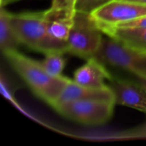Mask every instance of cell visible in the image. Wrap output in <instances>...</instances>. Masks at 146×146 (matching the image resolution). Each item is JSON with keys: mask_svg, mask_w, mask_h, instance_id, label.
<instances>
[{"mask_svg": "<svg viewBox=\"0 0 146 146\" xmlns=\"http://www.w3.org/2000/svg\"><path fill=\"white\" fill-rule=\"evenodd\" d=\"M3 55L33 92L50 106L71 81L62 75H50L42 67L40 62L26 56L17 50L7 51Z\"/></svg>", "mask_w": 146, "mask_h": 146, "instance_id": "6da1fadb", "label": "cell"}, {"mask_svg": "<svg viewBox=\"0 0 146 146\" xmlns=\"http://www.w3.org/2000/svg\"><path fill=\"white\" fill-rule=\"evenodd\" d=\"M9 21L22 44L44 55L68 52L67 42L55 40L49 35L44 11L9 13Z\"/></svg>", "mask_w": 146, "mask_h": 146, "instance_id": "7a4b0ae2", "label": "cell"}, {"mask_svg": "<svg viewBox=\"0 0 146 146\" xmlns=\"http://www.w3.org/2000/svg\"><path fill=\"white\" fill-rule=\"evenodd\" d=\"M103 33L90 13L76 11L67 40L68 52L87 59L95 56L102 45Z\"/></svg>", "mask_w": 146, "mask_h": 146, "instance_id": "3957f363", "label": "cell"}, {"mask_svg": "<svg viewBox=\"0 0 146 146\" xmlns=\"http://www.w3.org/2000/svg\"><path fill=\"white\" fill-rule=\"evenodd\" d=\"M95 57L104 63L125 69L136 77L146 79V52L131 49L107 36Z\"/></svg>", "mask_w": 146, "mask_h": 146, "instance_id": "277c9868", "label": "cell"}, {"mask_svg": "<svg viewBox=\"0 0 146 146\" xmlns=\"http://www.w3.org/2000/svg\"><path fill=\"white\" fill-rule=\"evenodd\" d=\"M115 104L101 100H77L62 103L53 108L62 116L87 126L106 123L113 115Z\"/></svg>", "mask_w": 146, "mask_h": 146, "instance_id": "5b68a950", "label": "cell"}, {"mask_svg": "<svg viewBox=\"0 0 146 146\" xmlns=\"http://www.w3.org/2000/svg\"><path fill=\"white\" fill-rule=\"evenodd\" d=\"M91 15L101 29L117 27L146 15V4L130 0H110Z\"/></svg>", "mask_w": 146, "mask_h": 146, "instance_id": "8992f818", "label": "cell"}, {"mask_svg": "<svg viewBox=\"0 0 146 146\" xmlns=\"http://www.w3.org/2000/svg\"><path fill=\"white\" fill-rule=\"evenodd\" d=\"M76 0H52L44 11L49 35L57 41L67 42L76 14Z\"/></svg>", "mask_w": 146, "mask_h": 146, "instance_id": "52a82bcc", "label": "cell"}, {"mask_svg": "<svg viewBox=\"0 0 146 146\" xmlns=\"http://www.w3.org/2000/svg\"><path fill=\"white\" fill-rule=\"evenodd\" d=\"M110 87L115 94V104L146 113V90L137 81L112 78Z\"/></svg>", "mask_w": 146, "mask_h": 146, "instance_id": "ba28073f", "label": "cell"}, {"mask_svg": "<svg viewBox=\"0 0 146 146\" xmlns=\"http://www.w3.org/2000/svg\"><path fill=\"white\" fill-rule=\"evenodd\" d=\"M77 100H101L115 104V94L110 86H107L100 88L88 87L79 85L74 80H71L51 106Z\"/></svg>", "mask_w": 146, "mask_h": 146, "instance_id": "9c48e42d", "label": "cell"}, {"mask_svg": "<svg viewBox=\"0 0 146 146\" xmlns=\"http://www.w3.org/2000/svg\"><path fill=\"white\" fill-rule=\"evenodd\" d=\"M103 63L95 56L88 58L86 63L74 72V80L79 85L88 87L107 86L105 81L107 80H111L113 77Z\"/></svg>", "mask_w": 146, "mask_h": 146, "instance_id": "30bf717a", "label": "cell"}, {"mask_svg": "<svg viewBox=\"0 0 146 146\" xmlns=\"http://www.w3.org/2000/svg\"><path fill=\"white\" fill-rule=\"evenodd\" d=\"M103 33L124 45L146 52V28L139 27H105Z\"/></svg>", "mask_w": 146, "mask_h": 146, "instance_id": "8fae6325", "label": "cell"}, {"mask_svg": "<svg viewBox=\"0 0 146 146\" xmlns=\"http://www.w3.org/2000/svg\"><path fill=\"white\" fill-rule=\"evenodd\" d=\"M21 44L15 29L9 21V12L3 7L0 11V47L4 54L7 51L17 50Z\"/></svg>", "mask_w": 146, "mask_h": 146, "instance_id": "7c38bea8", "label": "cell"}, {"mask_svg": "<svg viewBox=\"0 0 146 146\" xmlns=\"http://www.w3.org/2000/svg\"><path fill=\"white\" fill-rule=\"evenodd\" d=\"M62 52H50L45 54L44 59L40 62L42 67L50 75L61 76L62 72L65 67L66 60Z\"/></svg>", "mask_w": 146, "mask_h": 146, "instance_id": "4fadbf2b", "label": "cell"}, {"mask_svg": "<svg viewBox=\"0 0 146 146\" xmlns=\"http://www.w3.org/2000/svg\"><path fill=\"white\" fill-rule=\"evenodd\" d=\"M110 1V0H76V10L91 14L96 9Z\"/></svg>", "mask_w": 146, "mask_h": 146, "instance_id": "5bb4252c", "label": "cell"}, {"mask_svg": "<svg viewBox=\"0 0 146 146\" xmlns=\"http://www.w3.org/2000/svg\"><path fill=\"white\" fill-rule=\"evenodd\" d=\"M119 27H139V28H146V15L139 17L137 19L132 20L126 23L117 26Z\"/></svg>", "mask_w": 146, "mask_h": 146, "instance_id": "9a60e30c", "label": "cell"}, {"mask_svg": "<svg viewBox=\"0 0 146 146\" xmlns=\"http://www.w3.org/2000/svg\"><path fill=\"white\" fill-rule=\"evenodd\" d=\"M137 78H138V79H137V82H138L140 86H142L146 90V79L139 78V77H137Z\"/></svg>", "mask_w": 146, "mask_h": 146, "instance_id": "2e32d148", "label": "cell"}, {"mask_svg": "<svg viewBox=\"0 0 146 146\" xmlns=\"http://www.w3.org/2000/svg\"><path fill=\"white\" fill-rule=\"evenodd\" d=\"M15 1H18V0H1V6H4V5H7L10 3H13V2H15Z\"/></svg>", "mask_w": 146, "mask_h": 146, "instance_id": "e0dca14e", "label": "cell"}, {"mask_svg": "<svg viewBox=\"0 0 146 146\" xmlns=\"http://www.w3.org/2000/svg\"><path fill=\"white\" fill-rule=\"evenodd\" d=\"M130 1H133V2H137V3L146 4V0H130Z\"/></svg>", "mask_w": 146, "mask_h": 146, "instance_id": "ac0fdd59", "label": "cell"}]
</instances>
